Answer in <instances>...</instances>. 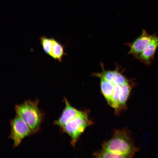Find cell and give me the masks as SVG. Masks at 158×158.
Instances as JSON below:
<instances>
[{
	"mask_svg": "<svg viewBox=\"0 0 158 158\" xmlns=\"http://www.w3.org/2000/svg\"><path fill=\"white\" fill-rule=\"evenodd\" d=\"M103 149L123 156L131 157L138 150L127 128L117 130L113 137L105 143Z\"/></svg>",
	"mask_w": 158,
	"mask_h": 158,
	"instance_id": "cell-1",
	"label": "cell"
},
{
	"mask_svg": "<svg viewBox=\"0 0 158 158\" xmlns=\"http://www.w3.org/2000/svg\"><path fill=\"white\" fill-rule=\"evenodd\" d=\"M39 101L27 100L15 106L16 115L28 126L32 133L37 132L42 122L43 114L38 106Z\"/></svg>",
	"mask_w": 158,
	"mask_h": 158,
	"instance_id": "cell-2",
	"label": "cell"
},
{
	"mask_svg": "<svg viewBox=\"0 0 158 158\" xmlns=\"http://www.w3.org/2000/svg\"><path fill=\"white\" fill-rule=\"evenodd\" d=\"M87 113L84 111L68 122L61 128L71 138V144L74 146L80 135L85 129L91 124Z\"/></svg>",
	"mask_w": 158,
	"mask_h": 158,
	"instance_id": "cell-3",
	"label": "cell"
},
{
	"mask_svg": "<svg viewBox=\"0 0 158 158\" xmlns=\"http://www.w3.org/2000/svg\"><path fill=\"white\" fill-rule=\"evenodd\" d=\"M10 125L9 138L13 141L14 147L18 146L24 138L33 133L27 124L16 115L11 121Z\"/></svg>",
	"mask_w": 158,
	"mask_h": 158,
	"instance_id": "cell-4",
	"label": "cell"
},
{
	"mask_svg": "<svg viewBox=\"0 0 158 158\" xmlns=\"http://www.w3.org/2000/svg\"><path fill=\"white\" fill-rule=\"evenodd\" d=\"M155 34L150 35L143 29L141 35L132 42L126 44L130 48L129 54L135 57L140 54L150 44Z\"/></svg>",
	"mask_w": 158,
	"mask_h": 158,
	"instance_id": "cell-5",
	"label": "cell"
},
{
	"mask_svg": "<svg viewBox=\"0 0 158 158\" xmlns=\"http://www.w3.org/2000/svg\"><path fill=\"white\" fill-rule=\"evenodd\" d=\"M65 107L59 118L54 122V125L61 128L67 123L79 115L82 112L73 107L64 98Z\"/></svg>",
	"mask_w": 158,
	"mask_h": 158,
	"instance_id": "cell-6",
	"label": "cell"
},
{
	"mask_svg": "<svg viewBox=\"0 0 158 158\" xmlns=\"http://www.w3.org/2000/svg\"><path fill=\"white\" fill-rule=\"evenodd\" d=\"M158 47V36L155 34L152 41L140 54L135 57L145 64L149 65L154 60L156 51Z\"/></svg>",
	"mask_w": 158,
	"mask_h": 158,
	"instance_id": "cell-7",
	"label": "cell"
},
{
	"mask_svg": "<svg viewBox=\"0 0 158 158\" xmlns=\"http://www.w3.org/2000/svg\"><path fill=\"white\" fill-rule=\"evenodd\" d=\"M103 71L100 73L93 74L95 76L100 78H104L115 84L122 85L129 81L117 70L114 71L106 70L102 66Z\"/></svg>",
	"mask_w": 158,
	"mask_h": 158,
	"instance_id": "cell-8",
	"label": "cell"
},
{
	"mask_svg": "<svg viewBox=\"0 0 158 158\" xmlns=\"http://www.w3.org/2000/svg\"><path fill=\"white\" fill-rule=\"evenodd\" d=\"M100 79V88L102 93L108 104L113 108V95L114 84L104 78Z\"/></svg>",
	"mask_w": 158,
	"mask_h": 158,
	"instance_id": "cell-9",
	"label": "cell"
},
{
	"mask_svg": "<svg viewBox=\"0 0 158 158\" xmlns=\"http://www.w3.org/2000/svg\"><path fill=\"white\" fill-rule=\"evenodd\" d=\"M132 89L129 82L121 85V93L118 108L116 111L118 113L126 107V103Z\"/></svg>",
	"mask_w": 158,
	"mask_h": 158,
	"instance_id": "cell-10",
	"label": "cell"
},
{
	"mask_svg": "<svg viewBox=\"0 0 158 158\" xmlns=\"http://www.w3.org/2000/svg\"><path fill=\"white\" fill-rule=\"evenodd\" d=\"M65 54L63 46L53 38V45L49 56L54 59L61 62Z\"/></svg>",
	"mask_w": 158,
	"mask_h": 158,
	"instance_id": "cell-11",
	"label": "cell"
},
{
	"mask_svg": "<svg viewBox=\"0 0 158 158\" xmlns=\"http://www.w3.org/2000/svg\"><path fill=\"white\" fill-rule=\"evenodd\" d=\"M53 38H49L43 36L40 40L43 49L46 54L49 55L53 43Z\"/></svg>",
	"mask_w": 158,
	"mask_h": 158,
	"instance_id": "cell-12",
	"label": "cell"
},
{
	"mask_svg": "<svg viewBox=\"0 0 158 158\" xmlns=\"http://www.w3.org/2000/svg\"><path fill=\"white\" fill-rule=\"evenodd\" d=\"M122 85L114 84L112 99L114 105L113 108L115 109V111L117 109L119 106Z\"/></svg>",
	"mask_w": 158,
	"mask_h": 158,
	"instance_id": "cell-13",
	"label": "cell"
},
{
	"mask_svg": "<svg viewBox=\"0 0 158 158\" xmlns=\"http://www.w3.org/2000/svg\"><path fill=\"white\" fill-rule=\"evenodd\" d=\"M97 157L101 158H124L121 155L113 153L102 149V150L95 154Z\"/></svg>",
	"mask_w": 158,
	"mask_h": 158,
	"instance_id": "cell-14",
	"label": "cell"
}]
</instances>
